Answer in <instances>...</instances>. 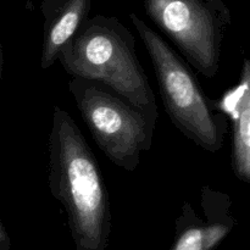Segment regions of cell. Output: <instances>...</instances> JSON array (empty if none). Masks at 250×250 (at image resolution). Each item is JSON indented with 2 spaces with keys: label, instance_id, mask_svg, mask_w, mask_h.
Here are the masks:
<instances>
[{
  "label": "cell",
  "instance_id": "7",
  "mask_svg": "<svg viewBox=\"0 0 250 250\" xmlns=\"http://www.w3.org/2000/svg\"><path fill=\"white\" fill-rule=\"evenodd\" d=\"M215 109L233 124V168L241 180L250 181V61L246 60L241 82L225 93Z\"/></svg>",
  "mask_w": 250,
  "mask_h": 250
},
{
  "label": "cell",
  "instance_id": "8",
  "mask_svg": "<svg viewBox=\"0 0 250 250\" xmlns=\"http://www.w3.org/2000/svg\"><path fill=\"white\" fill-rule=\"evenodd\" d=\"M90 0H53L44 5L45 15L41 67H51L59 53L87 21Z\"/></svg>",
  "mask_w": 250,
  "mask_h": 250
},
{
  "label": "cell",
  "instance_id": "11",
  "mask_svg": "<svg viewBox=\"0 0 250 250\" xmlns=\"http://www.w3.org/2000/svg\"><path fill=\"white\" fill-rule=\"evenodd\" d=\"M2 70H4V53H2V45H1V41H0V88H1Z\"/></svg>",
  "mask_w": 250,
  "mask_h": 250
},
{
  "label": "cell",
  "instance_id": "10",
  "mask_svg": "<svg viewBox=\"0 0 250 250\" xmlns=\"http://www.w3.org/2000/svg\"><path fill=\"white\" fill-rule=\"evenodd\" d=\"M0 249L1 250L11 249V239H10L9 233H7L6 229H5L1 220H0Z\"/></svg>",
  "mask_w": 250,
  "mask_h": 250
},
{
  "label": "cell",
  "instance_id": "6",
  "mask_svg": "<svg viewBox=\"0 0 250 250\" xmlns=\"http://www.w3.org/2000/svg\"><path fill=\"white\" fill-rule=\"evenodd\" d=\"M219 193L209 187L202 189L203 216L190 203L185 202L175 221V238L170 250H214L229 233V219L221 214Z\"/></svg>",
  "mask_w": 250,
  "mask_h": 250
},
{
  "label": "cell",
  "instance_id": "3",
  "mask_svg": "<svg viewBox=\"0 0 250 250\" xmlns=\"http://www.w3.org/2000/svg\"><path fill=\"white\" fill-rule=\"evenodd\" d=\"M131 20L150 58L166 114L189 141L208 151H217L224 141L226 120L203 92L187 62L138 16Z\"/></svg>",
  "mask_w": 250,
  "mask_h": 250
},
{
  "label": "cell",
  "instance_id": "5",
  "mask_svg": "<svg viewBox=\"0 0 250 250\" xmlns=\"http://www.w3.org/2000/svg\"><path fill=\"white\" fill-rule=\"evenodd\" d=\"M146 12L193 68L208 78L219 70L222 19L202 0H144Z\"/></svg>",
  "mask_w": 250,
  "mask_h": 250
},
{
  "label": "cell",
  "instance_id": "9",
  "mask_svg": "<svg viewBox=\"0 0 250 250\" xmlns=\"http://www.w3.org/2000/svg\"><path fill=\"white\" fill-rule=\"evenodd\" d=\"M205 2H208V4H209L210 6H211L212 9H214L215 11L221 16L222 21H226V22L229 21V11H227V9L225 7V5L222 4L221 0H205Z\"/></svg>",
  "mask_w": 250,
  "mask_h": 250
},
{
  "label": "cell",
  "instance_id": "1",
  "mask_svg": "<svg viewBox=\"0 0 250 250\" xmlns=\"http://www.w3.org/2000/svg\"><path fill=\"white\" fill-rule=\"evenodd\" d=\"M48 183L62 205L76 250H106L111 209L97 158L71 115L55 105L48 138Z\"/></svg>",
  "mask_w": 250,
  "mask_h": 250
},
{
  "label": "cell",
  "instance_id": "2",
  "mask_svg": "<svg viewBox=\"0 0 250 250\" xmlns=\"http://www.w3.org/2000/svg\"><path fill=\"white\" fill-rule=\"evenodd\" d=\"M58 61L71 77L104 83L144 112L159 116L134 37L114 17L87 20L61 49Z\"/></svg>",
  "mask_w": 250,
  "mask_h": 250
},
{
  "label": "cell",
  "instance_id": "12",
  "mask_svg": "<svg viewBox=\"0 0 250 250\" xmlns=\"http://www.w3.org/2000/svg\"><path fill=\"white\" fill-rule=\"evenodd\" d=\"M0 250H1V249H0ZM10 250H12V249H10Z\"/></svg>",
  "mask_w": 250,
  "mask_h": 250
},
{
  "label": "cell",
  "instance_id": "4",
  "mask_svg": "<svg viewBox=\"0 0 250 250\" xmlns=\"http://www.w3.org/2000/svg\"><path fill=\"white\" fill-rule=\"evenodd\" d=\"M68 90L98 148L114 165L133 172L142 153L153 146L158 117L98 81L71 77Z\"/></svg>",
  "mask_w": 250,
  "mask_h": 250
}]
</instances>
